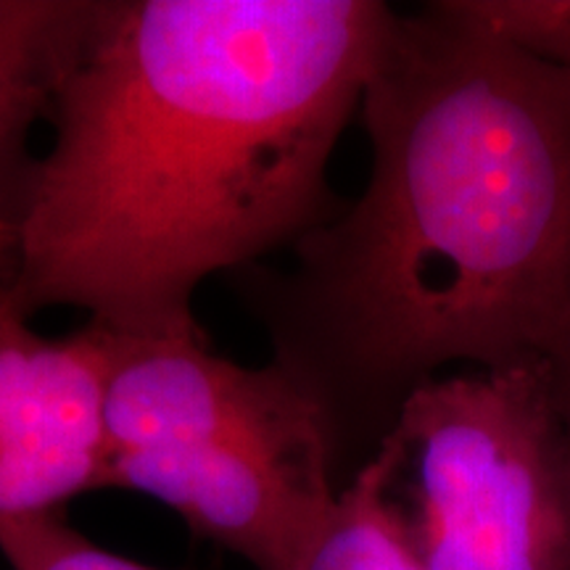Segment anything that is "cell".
<instances>
[{"instance_id":"1","label":"cell","mask_w":570,"mask_h":570,"mask_svg":"<svg viewBox=\"0 0 570 570\" xmlns=\"http://www.w3.org/2000/svg\"><path fill=\"white\" fill-rule=\"evenodd\" d=\"M389 17L381 0H98L0 306L202 333L206 277L256 267L338 212L327 167Z\"/></svg>"},{"instance_id":"2","label":"cell","mask_w":570,"mask_h":570,"mask_svg":"<svg viewBox=\"0 0 570 570\" xmlns=\"http://www.w3.org/2000/svg\"><path fill=\"white\" fill-rule=\"evenodd\" d=\"M360 117L370 177L288 273L240 269L273 365L341 433L449 365L539 360L570 312V71L468 0L391 9Z\"/></svg>"},{"instance_id":"3","label":"cell","mask_w":570,"mask_h":570,"mask_svg":"<svg viewBox=\"0 0 570 570\" xmlns=\"http://www.w3.org/2000/svg\"><path fill=\"white\" fill-rule=\"evenodd\" d=\"M367 465L425 570H570V446L539 360L420 383Z\"/></svg>"},{"instance_id":"4","label":"cell","mask_w":570,"mask_h":570,"mask_svg":"<svg viewBox=\"0 0 570 570\" xmlns=\"http://www.w3.org/2000/svg\"><path fill=\"white\" fill-rule=\"evenodd\" d=\"M101 354L106 458L138 449L269 444L331 449L323 404L269 362L240 367L202 333L138 336L85 323Z\"/></svg>"},{"instance_id":"5","label":"cell","mask_w":570,"mask_h":570,"mask_svg":"<svg viewBox=\"0 0 570 570\" xmlns=\"http://www.w3.org/2000/svg\"><path fill=\"white\" fill-rule=\"evenodd\" d=\"M331 449L206 444L109 454L104 489H130L173 508L196 537L256 570H298L341 487Z\"/></svg>"},{"instance_id":"6","label":"cell","mask_w":570,"mask_h":570,"mask_svg":"<svg viewBox=\"0 0 570 570\" xmlns=\"http://www.w3.org/2000/svg\"><path fill=\"white\" fill-rule=\"evenodd\" d=\"M101 354L80 327L35 333L0 306V525L104 489Z\"/></svg>"},{"instance_id":"7","label":"cell","mask_w":570,"mask_h":570,"mask_svg":"<svg viewBox=\"0 0 570 570\" xmlns=\"http://www.w3.org/2000/svg\"><path fill=\"white\" fill-rule=\"evenodd\" d=\"M98 0H0V214L17 227L35 164L27 140L88 32Z\"/></svg>"},{"instance_id":"8","label":"cell","mask_w":570,"mask_h":570,"mask_svg":"<svg viewBox=\"0 0 570 570\" xmlns=\"http://www.w3.org/2000/svg\"><path fill=\"white\" fill-rule=\"evenodd\" d=\"M298 570H425L383 508L367 462L341 487Z\"/></svg>"},{"instance_id":"9","label":"cell","mask_w":570,"mask_h":570,"mask_svg":"<svg viewBox=\"0 0 570 570\" xmlns=\"http://www.w3.org/2000/svg\"><path fill=\"white\" fill-rule=\"evenodd\" d=\"M0 552L11 570H167L104 550L71 529L61 512L0 525Z\"/></svg>"},{"instance_id":"10","label":"cell","mask_w":570,"mask_h":570,"mask_svg":"<svg viewBox=\"0 0 570 570\" xmlns=\"http://www.w3.org/2000/svg\"><path fill=\"white\" fill-rule=\"evenodd\" d=\"M541 367H544L547 386H550V396L558 412L562 431H566L568 446H570V312L562 320L550 344L539 356Z\"/></svg>"},{"instance_id":"11","label":"cell","mask_w":570,"mask_h":570,"mask_svg":"<svg viewBox=\"0 0 570 570\" xmlns=\"http://www.w3.org/2000/svg\"><path fill=\"white\" fill-rule=\"evenodd\" d=\"M13 256V225L0 214V283H3L6 273H9Z\"/></svg>"}]
</instances>
